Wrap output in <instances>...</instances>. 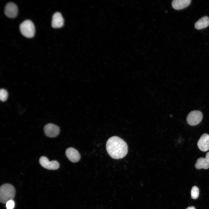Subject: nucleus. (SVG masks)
Returning a JSON list of instances; mask_svg holds the SVG:
<instances>
[{"mask_svg":"<svg viewBox=\"0 0 209 209\" xmlns=\"http://www.w3.org/2000/svg\"><path fill=\"white\" fill-rule=\"evenodd\" d=\"M106 148L110 156L116 159L124 157L128 152L126 143L117 136H112L108 139L106 143Z\"/></svg>","mask_w":209,"mask_h":209,"instance_id":"f257e3e1","label":"nucleus"},{"mask_svg":"<svg viewBox=\"0 0 209 209\" xmlns=\"http://www.w3.org/2000/svg\"><path fill=\"white\" fill-rule=\"evenodd\" d=\"M15 194V190L13 185L8 183L2 185L0 188V201L1 203L6 204L12 200Z\"/></svg>","mask_w":209,"mask_h":209,"instance_id":"f03ea898","label":"nucleus"},{"mask_svg":"<svg viewBox=\"0 0 209 209\" xmlns=\"http://www.w3.org/2000/svg\"><path fill=\"white\" fill-rule=\"evenodd\" d=\"M19 28L22 34L26 37H32L35 35V26L30 20H26L23 21L20 24Z\"/></svg>","mask_w":209,"mask_h":209,"instance_id":"7ed1b4c3","label":"nucleus"},{"mask_svg":"<svg viewBox=\"0 0 209 209\" xmlns=\"http://www.w3.org/2000/svg\"><path fill=\"white\" fill-rule=\"evenodd\" d=\"M202 118L203 114L201 111L194 110L191 111L188 114L186 118V121L189 125L194 126L200 123Z\"/></svg>","mask_w":209,"mask_h":209,"instance_id":"20e7f679","label":"nucleus"},{"mask_svg":"<svg viewBox=\"0 0 209 209\" xmlns=\"http://www.w3.org/2000/svg\"><path fill=\"white\" fill-rule=\"evenodd\" d=\"M39 162L43 167L49 170H57L60 166V164L57 161H50L47 157L44 156L40 158Z\"/></svg>","mask_w":209,"mask_h":209,"instance_id":"39448f33","label":"nucleus"},{"mask_svg":"<svg viewBox=\"0 0 209 209\" xmlns=\"http://www.w3.org/2000/svg\"><path fill=\"white\" fill-rule=\"evenodd\" d=\"M46 135L50 137H54L57 136L60 131V129L57 126L49 123L46 125L44 128Z\"/></svg>","mask_w":209,"mask_h":209,"instance_id":"423d86ee","label":"nucleus"},{"mask_svg":"<svg viewBox=\"0 0 209 209\" xmlns=\"http://www.w3.org/2000/svg\"><path fill=\"white\" fill-rule=\"evenodd\" d=\"M197 145L199 149L206 152L209 150V135L206 133L203 134L198 140Z\"/></svg>","mask_w":209,"mask_h":209,"instance_id":"0eeeda50","label":"nucleus"},{"mask_svg":"<svg viewBox=\"0 0 209 209\" xmlns=\"http://www.w3.org/2000/svg\"><path fill=\"white\" fill-rule=\"evenodd\" d=\"M18 9L17 5L12 2L8 3L6 6L5 13L6 15L10 18L15 17L17 15Z\"/></svg>","mask_w":209,"mask_h":209,"instance_id":"6e6552de","label":"nucleus"},{"mask_svg":"<svg viewBox=\"0 0 209 209\" xmlns=\"http://www.w3.org/2000/svg\"><path fill=\"white\" fill-rule=\"evenodd\" d=\"M65 153L67 158L72 162H77L80 158V155L78 151L73 147L67 148L66 151Z\"/></svg>","mask_w":209,"mask_h":209,"instance_id":"1a4fd4ad","label":"nucleus"},{"mask_svg":"<svg viewBox=\"0 0 209 209\" xmlns=\"http://www.w3.org/2000/svg\"><path fill=\"white\" fill-rule=\"evenodd\" d=\"M51 23L52 27L54 28H60L63 26L64 20L60 13L56 12L54 14Z\"/></svg>","mask_w":209,"mask_h":209,"instance_id":"9d476101","label":"nucleus"},{"mask_svg":"<svg viewBox=\"0 0 209 209\" xmlns=\"http://www.w3.org/2000/svg\"><path fill=\"white\" fill-rule=\"evenodd\" d=\"M191 1V0H174L172 2V6L175 9L180 10L189 6Z\"/></svg>","mask_w":209,"mask_h":209,"instance_id":"9b49d317","label":"nucleus"},{"mask_svg":"<svg viewBox=\"0 0 209 209\" xmlns=\"http://www.w3.org/2000/svg\"><path fill=\"white\" fill-rule=\"evenodd\" d=\"M209 25V18L207 16H204L197 21L195 24V28L198 30L205 28Z\"/></svg>","mask_w":209,"mask_h":209,"instance_id":"f8f14e48","label":"nucleus"},{"mask_svg":"<svg viewBox=\"0 0 209 209\" xmlns=\"http://www.w3.org/2000/svg\"><path fill=\"white\" fill-rule=\"evenodd\" d=\"M195 167L198 170L202 168L207 169L209 168V163L205 158L200 157L197 159L195 164Z\"/></svg>","mask_w":209,"mask_h":209,"instance_id":"ddd939ff","label":"nucleus"},{"mask_svg":"<svg viewBox=\"0 0 209 209\" xmlns=\"http://www.w3.org/2000/svg\"><path fill=\"white\" fill-rule=\"evenodd\" d=\"M191 194L192 199H197L198 197L199 194V190L198 188L196 186H194L192 188Z\"/></svg>","mask_w":209,"mask_h":209,"instance_id":"4468645a","label":"nucleus"},{"mask_svg":"<svg viewBox=\"0 0 209 209\" xmlns=\"http://www.w3.org/2000/svg\"><path fill=\"white\" fill-rule=\"evenodd\" d=\"M8 93L7 91L4 89H1L0 90V99L1 101L4 102L7 99Z\"/></svg>","mask_w":209,"mask_h":209,"instance_id":"2eb2a0df","label":"nucleus"},{"mask_svg":"<svg viewBox=\"0 0 209 209\" xmlns=\"http://www.w3.org/2000/svg\"><path fill=\"white\" fill-rule=\"evenodd\" d=\"M15 205V202L13 200L8 201L6 203L7 209H13Z\"/></svg>","mask_w":209,"mask_h":209,"instance_id":"dca6fc26","label":"nucleus"},{"mask_svg":"<svg viewBox=\"0 0 209 209\" xmlns=\"http://www.w3.org/2000/svg\"><path fill=\"white\" fill-rule=\"evenodd\" d=\"M205 158L209 163V152H208L206 154Z\"/></svg>","mask_w":209,"mask_h":209,"instance_id":"f3484780","label":"nucleus"},{"mask_svg":"<svg viewBox=\"0 0 209 209\" xmlns=\"http://www.w3.org/2000/svg\"><path fill=\"white\" fill-rule=\"evenodd\" d=\"M186 209H196L194 206H190L188 207Z\"/></svg>","mask_w":209,"mask_h":209,"instance_id":"a211bd4d","label":"nucleus"}]
</instances>
